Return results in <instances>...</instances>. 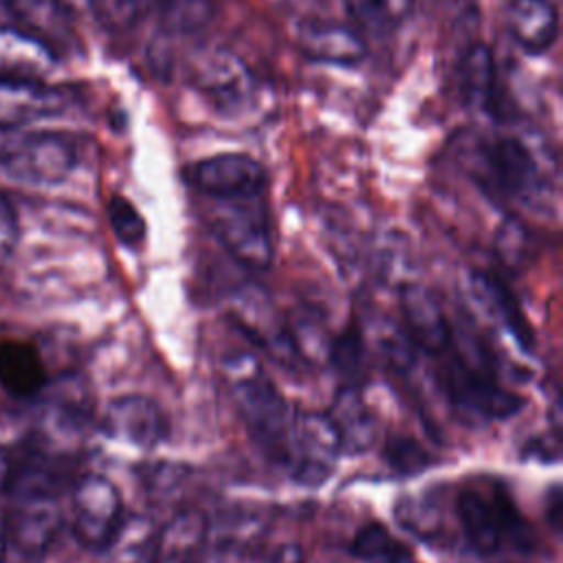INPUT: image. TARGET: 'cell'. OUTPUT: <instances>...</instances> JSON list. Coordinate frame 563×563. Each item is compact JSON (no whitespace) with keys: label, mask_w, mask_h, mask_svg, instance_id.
<instances>
[{"label":"cell","mask_w":563,"mask_h":563,"mask_svg":"<svg viewBox=\"0 0 563 563\" xmlns=\"http://www.w3.org/2000/svg\"><path fill=\"white\" fill-rule=\"evenodd\" d=\"M462 150L466 172L493 198L539 207L552 194L548 147L528 134H475Z\"/></svg>","instance_id":"1"},{"label":"cell","mask_w":563,"mask_h":563,"mask_svg":"<svg viewBox=\"0 0 563 563\" xmlns=\"http://www.w3.org/2000/svg\"><path fill=\"white\" fill-rule=\"evenodd\" d=\"M235 409L251 438L275 460H286L292 411L284 394L268 378L255 356L235 352L224 365Z\"/></svg>","instance_id":"2"},{"label":"cell","mask_w":563,"mask_h":563,"mask_svg":"<svg viewBox=\"0 0 563 563\" xmlns=\"http://www.w3.org/2000/svg\"><path fill=\"white\" fill-rule=\"evenodd\" d=\"M440 385L455 411L477 422L504 420L523 407L519 394L499 385L490 361L473 350L449 354L440 367Z\"/></svg>","instance_id":"3"},{"label":"cell","mask_w":563,"mask_h":563,"mask_svg":"<svg viewBox=\"0 0 563 563\" xmlns=\"http://www.w3.org/2000/svg\"><path fill=\"white\" fill-rule=\"evenodd\" d=\"M209 227L233 260L253 271H264L273 260L268 213L260 196L211 198Z\"/></svg>","instance_id":"4"},{"label":"cell","mask_w":563,"mask_h":563,"mask_svg":"<svg viewBox=\"0 0 563 563\" xmlns=\"http://www.w3.org/2000/svg\"><path fill=\"white\" fill-rule=\"evenodd\" d=\"M457 517L464 537L479 554H495L508 541L528 545V526L501 486H468L457 495Z\"/></svg>","instance_id":"5"},{"label":"cell","mask_w":563,"mask_h":563,"mask_svg":"<svg viewBox=\"0 0 563 563\" xmlns=\"http://www.w3.org/2000/svg\"><path fill=\"white\" fill-rule=\"evenodd\" d=\"M75 163V145L62 134L0 128V167L18 180L37 185L59 183L73 172Z\"/></svg>","instance_id":"6"},{"label":"cell","mask_w":563,"mask_h":563,"mask_svg":"<svg viewBox=\"0 0 563 563\" xmlns=\"http://www.w3.org/2000/svg\"><path fill=\"white\" fill-rule=\"evenodd\" d=\"M15 501L7 521L9 541L24 554H42L57 537L62 510L44 471H24L11 479Z\"/></svg>","instance_id":"7"},{"label":"cell","mask_w":563,"mask_h":563,"mask_svg":"<svg viewBox=\"0 0 563 563\" xmlns=\"http://www.w3.org/2000/svg\"><path fill=\"white\" fill-rule=\"evenodd\" d=\"M341 438L328 413L306 411L292 418L284 464L301 486H321L336 468Z\"/></svg>","instance_id":"8"},{"label":"cell","mask_w":563,"mask_h":563,"mask_svg":"<svg viewBox=\"0 0 563 563\" xmlns=\"http://www.w3.org/2000/svg\"><path fill=\"white\" fill-rule=\"evenodd\" d=\"M70 506L77 541L88 550H108L125 523L119 488L108 477L88 473L75 484Z\"/></svg>","instance_id":"9"},{"label":"cell","mask_w":563,"mask_h":563,"mask_svg":"<svg viewBox=\"0 0 563 563\" xmlns=\"http://www.w3.org/2000/svg\"><path fill=\"white\" fill-rule=\"evenodd\" d=\"M194 86L205 99L224 114L242 112L255 95V77L246 64L224 48L200 55L191 68Z\"/></svg>","instance_id":"10"},{"label":"cell","mask_w":563,"mask_h":563,"mask_svg":"<svg viewBox=\"0 0 563 563\" xmlns=\"http://www.w3.org/2000/svg\"><path fill=\"white\" fill-rule=\"evenodd\" d=\"M187 178L209 198L260 196L266 187V169L253 156L240 152L196 161Z\"/></svg>","instance_id":"11"},{"label":"cell","mask_w":563,"mask_h":563,"mask_svg":"<svg viewBox=\"0 0 563 563\" xmlns=\"http://www.w3.org/2000/svg\"><path fill=\"white\" fill-rule=\"evenodd\" d=\"M400 312L409 341L431 356H442L453 345V328L438 297L422 284L411 282L400 290Z\"/></svg>","instance_id":"12"},{"label":"cell","mask_w":563,"mask_h":563,"mask_svg":"<svg viewBox=\"0 0 563 563\" xmlns=\"http://www.w3.org/2000/svg\"><path fill=\"white\" fill-rule=\"evenodd\" d=\"M103 433L136 449H154L167 435V420L158 405L145 396H119L103 413Z\"/></svg>","instance_id":"13"},{"label":"cell","mask_w":563,"mask_h":563,"mask_svg":"<svg viewBox=\"0 0 563 563\" xmlns=\"http://www.w3.org/2000/svg\"><path fill=\"white\" fill-rule=\"evenodd\" d=\"M70 106V95L44 79L0 81V128H24L57 117Z\"/></svg>","instance_id":"14"},{"label":"cell","mask_w":563,"mask_h":563,"mask_svg":"<svg viewBox=\"0 0 563 563\" xmlns=\"http://www.w3.org/2000/svg\"><path fill=\"white\" fill-rule=\"evenodd\" d=\"M297 44L306 57L330 66L350 68L367 55V46L354 29L328 20H303L297 26Z\"/></svg>","instance_id":"15"},{"label":"cell","mask_w":563,"mask_h":563,"mask_svg":"<svg viewBox=\"0 0 563 563\" xmlns=\"http://www.w3.org/2000/svg\"><path fill=\"white\" fill-rule=\"evenodd\" d=\"M209 532V521L200 510L174 515L156 530L154 563H202Z\"/></svg>","instance_id":"16"},{"label":"cell","mask_w":563,"mask_h":563,"mask_svg":"<svg viewBox=\"0 0 563 563\" xmlns=\"http://www.w3.org/2000/svg\"><path fill=\"white\" fill-rule=\"evenodd\" d=\"M506 24L528 55H543L559 37V11L552 0H508Z\"/></svg>","instance_id":"17"},{"label":"cell","mask_w":563,"mask_h":563,"mask_svg":"<svg viewBox=\"0 0 563 563\" xmlns=\"http://www.w3.org/2000/svg\"><path fill=\"white\" fill-rule=\"evenodd\" d=\"M55 57L40 37L15 26H0V81L44 79Z\"/></svg>","instance_id":"18"},{"label":"cell","mask_w":563,"mask_h":563,"mask_svg":"<svg viewBox=\"0 0 563 563\" xmlns=\"http://www.w3.org/2000/svg\"><path fill=\"white\" fill-rule=\"evenodd\" d=\"M15 29L40 37L57 55L73 35L70 9L64 0H0Z\"/></svg>","instance_id":"19"},{"label":"cell","mask_w":563,"mask_h":563,"mask_svg":"<svg viewBox=\"0 0 563 563\" xmlns=\"http://www.w3.org/2000/svg\"><path fill=\"white\" fill-rule=\"evenodd\" d=\"M457 90L462 101L486 114H497V68L490 46L468 44L457 62Z\"/></svg>","instance_id":"20"},{"label":"cell","mask_w":563,"mask_h":563,"mask_svg":"<svg viewBox=\"0 0 563 563\" xmlns=\"http://www.w3.org/2000/svg\"><path fill=\"white\" fill-rule=\"evenodd\" d=\"M328 416L339 431L341 449L345 453H363L378 438V420L358 385H343L336 391Z\"/></svg>","instance_id":"21"},{"label":"cell","mask_w":563,"mask_h":563,"mask_svg":"<svg viewBox=\"0 0 563 563\" xmlns=\"http://www.w3.org/2000/svg\"><path fill=\"white\" fill-rule=\"evenodd\" d=\"M471 292L486 317L506 330V334L526 352L534 347V336L530 323L526 321L519 303L508 292V288L493 275L475 273L471 277Z\"/></svg>","instance_id":"22"},{"label":"cell","mask_w":563,"mask_h":563,"mask_svg":"<svg viewBox=\"0 0 563 563\" xmlns=\"http://www.w3.org/2000/svg\"><path fill=\"white\" fill-rule=\"evenodd\" d=\"M0 385L15 398H33L46 387V369L35 345L26 341L0 343Z\"/></svg>","instance_id":"23"},{"label":"cell","mask_w":563,"mask_h":563,"mask_svg":"<svg viewBox=\"0 0 563 563\" xmlns=\"http://www.w3.org/2000/svg\"><path fill=\"white\" fill-rule=\"evenodd\" d=\"M416 0H343L356 24L372 33H387L405 22Z\"/></svg>","instance_id":"24"},{"label":"cell","mask_w":563,"mask_h":563,"mask_svg":"<svg viewBox=\"0 0 563 563\" xmlns=\"http://www.w3.org/2000/svg\"><path fill=\"white\" fill-rule=\"evenodd\" d=\"M154 539L156 530L147 519H125L106 552H112V563H154Z\"/></svg>","instance_id":"25"},{"label":"cell","mask_w":563,"mask_h":563,"mask_svg":"<svg viewBox=\"0 0 563 563\" xmlns=\"http://www.w3.org/2000/svg\"><path fill=\"white\" fill-rule=\"evenodd\" d=\"M328 354H330V363L334 365V369L350 378V383L345 385H356L354 378H358L361 369H363V358H365V345H363V334L358 330L356 323H350L330 345H328Z\"/></svg>","instance_id":"26"},{"label":"cell","mask_w":563,"mask_h":563,"mask_svg":"<svg viewBox=\"0 0 563 563\" xmlns=\"http://www.w3.org/2000/svg\"><path fill=\"white\" fill-rule=\"evenodd\" d=\"M350 550L354 556L376 563H396L405 556L402 548L380 523H365L361 530H356Z\"/></svg>","instance_id":"27"},{"label":"cell","mask_w":563,"mask_h":563,"mask_svg":"<svg viewBox=\"0 0 563 563\" xmlns=\"http://www.w3.org/2000/svg\"><path fill=\"white\" fill-rule=\"evenodd\" d=\"M106 209H108V220L117 240L128 249L141 246L145 240V220L139 213V209L119 194L110 196Z\"/></svg>","instance_id":"28"},{"label":"cell","mask_w":563,"mask_h":563,"mask_svg":"<svg viewBox=\"0 0 563 563\" xmlns=\"http://www.w3.org/2000/svg\"><path fill=\"white\" fill-rule=\"evenodd\" d=\"M383 457L387 466L400 475H416L424 471L431 462L429 453L413 438L407 435L389 438L383 446Z\"/></svg>","instance_id":"29"},{"label":"cell","mask_w":563,"mask_h":563,"mask_svg":"<svg viewBox=\"0 0 563 563\" xmlns=\"http://www.w3.org/2000/svg\"><path fill=\"white\" fill-rule=\"evenodd\" d=\"M211 18V7L207 0H172L165 7L163 24L169 31L189 33L205 26Z\"/></svg>","instance_id":"30"},{"label":"cell","mask_w":563,"mask_h":563,"mask_svg":"<svg viewBox=\"0 0 563 563\" xmlns=\"http://www.w3.org/2000/svg\"><path fill=\"white\" fill-rule=\"evenodd\" d=\"M495 251L508 268H517L528 257V231L517 220H508L495 240Z\"/></svg>","instance_id":"31"},{"label":"cell","mask_w":563,"mask_h":563,"mask_svg":"<svg viewBox=\"0 0 563 563\" xmlns=\"http://www.w3.org/2000/svg\"><path fill=\"white\" fill-rule=\"evenodd\" d=\"M20 242V222L11 200L0 194V268L9 264Z\"/></svg>","instance_id":"32"},{"label":"cell","mask_w":563,"mask_h":563,"mask_svg":"<svg viewBox=\"0 0 563 563\" xmlns=\"http://www.w3.org/2000/svg\"><path fill=\"white\" fill-rule=\"evenodd\" d=\"M266 563H306V554L297 543H282L273 548Z\"/></svg>","instance_id":"33"},{"label":"cell","mask_w":563,"mask_h":563,"mask_svg":"<svg viewBox=\"0 0 563 563\" xmlns=\"http://www.w3.org/2000/svg\"><path fill=\"white\" fill-rule=\"evenodd\" d=\"M13 479V466H11V457L7 453V449L0 446V493L7 490L11 486Z\"/></svg>","instance_id":"34"},{"label":"cell","mask_w":563,"mask_h":563,"mask_svg":"<svg viewBox=\"0 0 563 563\" xmlns=\"http://www.w3.org/2000/svg\"><path fill=\"white\" fill-rule=\"evenodd\" d=\"M7 548H9V532H7V521L0 519V563H4L7 556Z\"/></svg>","instance_id":"35"},{"label":"cell","mask_w":563,"mask_h":563,"mask_svg":"<svg viewBox=\"0 0 563 563\" xmlns=\"http://www.w3.org/2000/svg\"><path fill=\"white\" fill-rule=\"evenodd\" d=\"M64 4L70 9V4H84V7H90V0H64Z\"/></svg>","instance_id":"36"}]
</instances>
